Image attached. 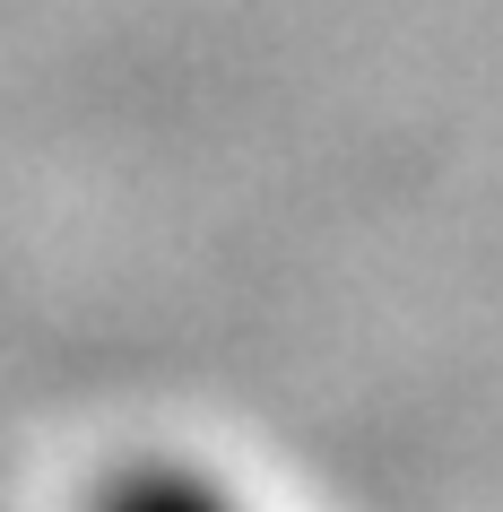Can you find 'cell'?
<instances>
[{
  "mask_svg": "<svg viewBox=\"0 0 503 512\" xmlns=\"http://www.w3.org/2000/svg\"><path fill=\"white\" fill-rule=\"evenodd\" d=\"M105 512H226L217 495H200L191 478H122L105 495Z\"/></svg>",
  "mask_w": 503,
  "mask_h": 512,
  "instance_id": "cell-1",
  "label": "cell"
}]
</instances>
